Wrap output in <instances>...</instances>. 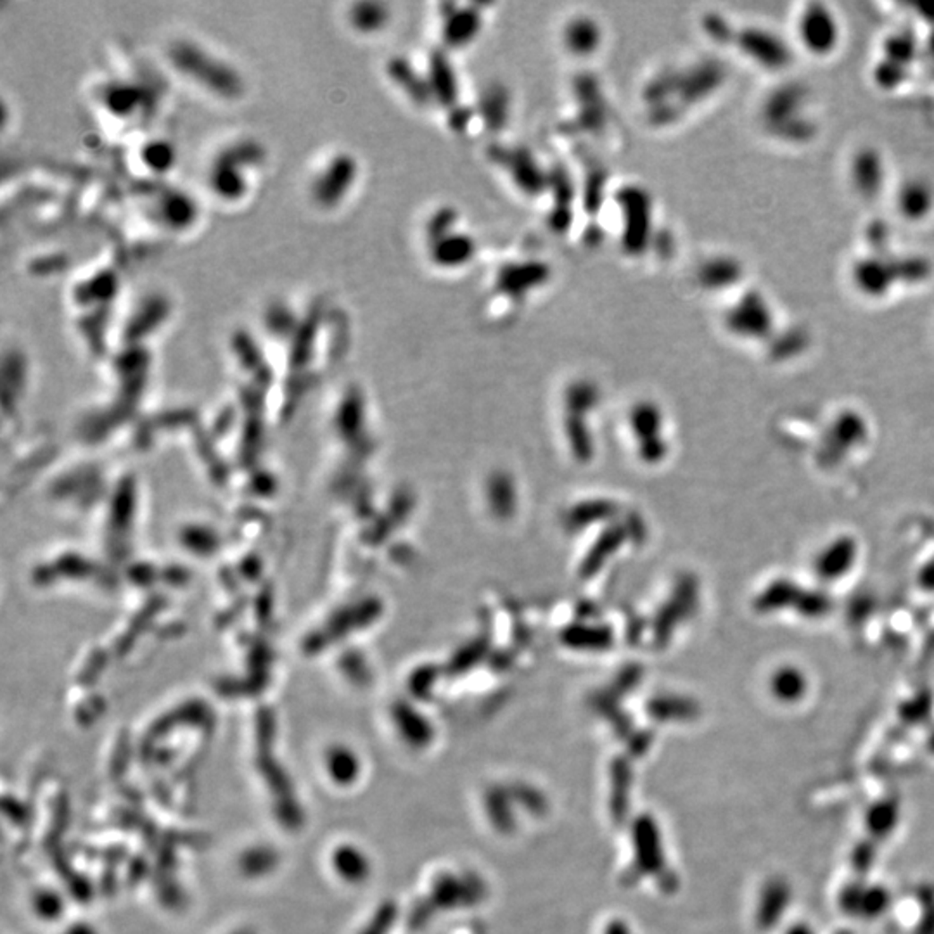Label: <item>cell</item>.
I'll list each match as a JSON object with an SVG mask.
<instances>
[{"mask_svg": "<svg viewBox=\"0 0 934 934\" xmlns=\"http://www.w3.org/2000/svg\"><path fill=\"white\" fill-rule=\"evenodd\" d=\"M481 30V13L476 7H455L445 14L443 40L448 47H464Z\"/></svg>", "mask_w": 934, "mask_h": 934, "instance_id": "14", "label": "cell"}, {"mask_svg": "<svg viewBox=\"0 0 934 934\" xmlns=\"http://www.w3.org/2000/svg\"><path fill=\"white\" fill-rule=\"evenodd\" d=\"M550 267L544 261H518L504 265L495 277V287L509 298H524L550 279Z\"/></svg>", "mask_w": 934, "mask_h": 934, "instance_id": "3", "label": "cell"}, {"mask_svg": "<svg viewBox=\"0 0 934 934\" xmlns=\"http://www.w3.org/2000/svg\"><path fill=\"white\" fill-rule=\"evenodd\" d=\"M891 905V895L879 884L865 886L863 882L846 884L839 893V907L846 915L878 919Z\"/></svg>", "mask_w": 934, "mask_h": 934, "instance_id": "4", "label": "cell"}, {"mask_svg": "<svg viewBox=\"0 0 934 934\" xmlns=\"http://www.w3.org/2000/svg\"><path fill=\"white\" fill-rule=\"evenodd\" d=\"M329 867L339 881L362 884L370 876V860L353 843H341L329 853Z\"/></svg>", "mask_w": 934, "mask_h": 934, "instance_id": "10", "label": "cell"}, {"mask_svg": "<svg viewBox=\"0 0 934 934\" xmlns=\"http://www.w3.org/2000/svg\"><path fill=\"white\" fill-rule=\"evenodd\" d=\"M791 905V884L784 878H770L763 882L756 904V926L760 931H772Z\"/></svg>", "mask_w": 934, "mask_h": 934, "instance_id": "8", "label": "cell"}, {"mask_svg": "<svg viewBox=\"0 0 934 934\" xmlns=\"http://www.w3.org/2000/svg\"><path fill=\"white\" fill-rule=\"evenodd\" d=\"M548 187H552V191H554V208L552 209L571 211L574 189H573V182H571L568 172L561 166H556L548 174Z\"/></svg>", "mask_w": 934, "mask_h": 934, "instance_id": "26", "label": "cell"}, {"mask_svg": "<svg viewBox=\"0 0 934 934\" xmlns=\"http://www.w3.org/2000/svg\"><path fill=\"white\" fill-rule=\"evenodd\" d=\"M428 83L433 99H437L445 107H455L459 99V85L454 66L445 52L435 51L431 54Z\"/></svg>", "mask_w": 934, "mask_h": 934, "instance_id": "13", "label": "cell"}, {"mask_svg": "<svg viewBox=\"0 0 934 934\" xmlns=\"http://www.w3.org/2000/svg\"><path fill=\"white\" fill-rule=\"evenodd\" d=\"M867 437V426L865 420L855 412H845L839 415L834 424L830 426L829 437H828V455L839 457L846 454L848 450L855 448Z\"/></svg>", "mask_w": 934, "mask_h": 934, "instance_id": "15", "label": "cell"}, {"mask_svg": "<svg viewBox=\"0 0 934 934\" xmlns=\"http://www.w3.org/2000/svg\"><path fill=\"white\" fill-rule=\"evenodd\" d=\"M616 201L623 217V250L639 257L646 253L652 239V201L639 185H626L618 191Z\"/></svg>", "mask_w": 934, "mask_h": 934, "instance_id": "1", "label": "cell"}, {"mask_svg": "<svg viewBox=\"0 0 934 934\" xmlns=\"http://www.w3.org/2000/svg\"><path fill=\"white\" fill-rule=\"evenodd\" d=\"M33 910L37 912L38 917H42L46 921H54L63 912V900L54 891L40 889L33 896Z\"/></svg>", "mask_w": 934, "mask_h": 934, "instance_id": "30", "label": "cell"}, {"mask_svg": "<svg viewBox=\"0 0 934 934\" xmlns=\"http://www.w3.org/2000/svg\"><path fill=\"white\" fill-rule=\"evenodd\" d=\"M352 21L362 31H376L388 21V13L381 4H359L352 13Z\"/></svg>", "mask_w": 934, "mask_h": 934, "instance_id": "25", "label": "cell"}, {"mask_svg": "<svg viewBox=\"0 0 934 934\" xmlns=\"http://www.w3.org/2000/svg\"><path fill=\"white\" fill-rule=\"evenodd\" d=\"M841 934H848V933H841Z\"/></svg>", "mask_w": 934, "mask_h": 934, "instance_id": "39", "label": "cell"}, {"mask_svg": "<svg viewBox=\"0 0 934 934\" xmlns=\"http://www.w3.org/2000/svg\"><path fill=\"white\" fill-rule=\"evenodd\" d=\"M474 241L466 234H448L431 242V259L445 268L461 267L472 259Z\"/></svg>", "mask_w": 934, "mask_h": 934, "instance_id": "16", "label": "cell"}, {"mask_svg": "<svg viewBox=\"0 0 934 934\" xmlns=\"http://www.w3.org/2000/svg\"><path fill=\"white\" fill-rule=\"evenodd\" d=\"M928 748H930V751L933 752L934 754V730L933 734L930 735V741H928Z\"/></svg>", "mask_w": 934, "mask_h": 934, "instance_id": "38", "label": "cell"}, {"mask_svg": "<svg viewBox=\"0 0 934 934\" xmlns=\"http://www.w3.org/2000/svg\"><path fill=\"white\" fill-rule=\"evenodd\" d=\"M680 87V75L675 72H663L658 77L652 78L644 89V101L656 106V104L668 103L670 96L678 94Z\"/></svg>", "mask_w": 934, "mask_h": 934, "instance_id": "23", "label": "cell"}, {"mask_svg": "<svg viewBox=\"0 0 934 934\" xmlns=\"http://www.w3.org/2000/svg\"><path fill=\"white\" fill-rule=\"evenodd\" d=\"M471 118H472V111L469 107L464 106H457V107H452L450 109V116H448V123L454 132H464L467 129V125L471 123Z\"/></svg>", "mask_w": 934, "mask_h": 934, "instance_id": "34", "label": "cell"}, {"mask_svg": "<svg viewBox=\"0 0 934 934\" xmlns=\"http://www.w3.org/2000/svg\"><path fill=\"white\" fill-rule=\"evenodd\" d=\"M798 33L800 40L808 49L815 54H826L832 51L839 30L836 25V20L832 13L826 11L822 5H811L800 16L798 21Z\"/></svg>", "mask_w": 934, "mask_h": 934, "instance_id": "6", "label": "cell"}, {"mask_svg": "<svg viewBox=\"0 0 934 934\" xmlns=\"http://www.w3.org/2000/svg\"><path fill=\"white\" fill-rule=\"evenodd\" d=\"M715 81H717V68L704 64V66L696 68L687 77L680 75L678 96L685 103H694L700 99V96H704L708 90L713 89Z\"/></svg>", "mask_w": 934, "mask_h": 934, "instance_id": "22", "label": "cell"}, {"mask_svg": "<svg viewBox=\"0 0 934 934\" xmlns=\"http://www.w3.org/2000/svg\"><path fill=\"white\" fill-rule=\"evenodd\" d=\"M565 44L576 55H589L600 46V30L590 18H576L565 30Z\"/></svg>", "mask_w": 934, "mask_h": 934, "instance_id": "21", "label": "cell"}, {"mask_svg": "<svg viewBox=\"0 0 934 934\" xmlns=\"http://www.w3.org/2000/svg\"><path fill=\"white\" fill-rule=\"evenodd\" d=\"M808 689V675L794 665H782L768 676V692L780 704H796L803 700Z\"/></svg>", "mask_w": 934, "mask_h": 934, "instance_id": "12", "label": "cell"}, {"mask_svg": "<svg viewBox=\"0 0 934 934\" xmlns=\"http://www.w3.org/2000/svg\"><path fill=\"white\" fill-rule=\"evenodd\" d=\"M832 606H834L832 599L826 592L804 589L803 597H802V602H800L796 613L804 618L815 620V618L828 616L832 611Z\"/></svg>", "mask_w": 934, "mask_h": 934, "instance_id": "28", "label": "cell"}, {"mask_svg": "<svg viewBox=\"0 0 934 934\" xmlns=\"http://www.w3.org/2000/svg\"><path fill=\"white\" fill-rule=\"evenodd\" d=\"M900 822V804L895 800H882L872 804L865 815V826L872 841L887 839Z\"/></svg>", "mask_w": 934, "mask_h": 934, "instance_id": "19", "label": "cell"}, {"mask_svg": "<svg viewBox=\"0 0 934 934\" xmlns=\"http://www.w3.org/2000/svg\"><path fill=\"white\" fill-rule=\"evenodd\" d=\"M353 177H355L353 159L348 156L337 157L335 165H331L329 172L326 174L324 181H320V183L317 185V192H318L317 196L326 203H335L343 196L344 191H348V187L353 182Z\"/></svg>", "mask_w": 934, "mask_h": 934, "instance_id": "17", "label": "cell"}, {"mask_svg": "<svg viewBox=\"0 0 934 934\" xmlns=\"http://www.w3.org/2000/svg\"><path fill=\"white\" fill-rule=\"evenodd\" d=\"M64 934H99V931L89 922H75L66 928Z\"/></svg>", "mask_w": 934, "mask_h": 934, "instance_id": "36", "label": "cell"}, {"mask_svg": "<svg viewBox=\"0 0 934 934\" xmlns=\"http://www.w3.org/2000/svg\"><path fill=\"white\" fill-rule=\"evenodd\" d=\"M876 856H878V843L876 841H863V843H860L856 846L855 852H853V858H852V863H853L856 874L858 876H865L874 867Z\"/></svg>", "mask_w": 934, "mask_h": 934, "instance_id": "32", "label": "cell"}, {"mask_svg": "<svg viewBox=\"0 0 934 934\" xmlns=\"http://www.w3.org/2000/svg\"><path fill=\"white\" fill-rule=\"evenodd\" d=\"M804 589L796 582L787 578H777L770 582L754 600V607L761 615L778 613V611H798Z\"/></svg>", "mask_w": 934, "mask_h": 934, "instance_id": "11", "label": "cell"}, {"mask_svg": "<svg viewBox=\"0 0 934 934\" xmlns=\"http://www.w3.org/2000/svg\"><path fill=\"white\" fill-rule=\"evenodd\" d=\"M604 181H606V175L600 170H594L587 179L583 205L589 213L599 211L600 201H602V192H604Z\"/></svg>", "mask_w": 934, "mask_h": 934, "instance_id": "31", "label": "cell"}, {"mask_svg": "<svg viewBox=\"0 0 934 934\" xmlns=\"http://www.w3.org/2000/svg\"><path fill=\"white\" fill-rule=\"evenodd\" d=\"M675 118H676V111L670 103L656 104L649 111V120L654 125H667V123L674 122Z\"/></svg>", "mask_w": 934, "mask_h": 934, "instance_id": "33", "label": "cell"}, {"mask_svg": "<svg viewBox=\"0 0 934 934\" xmlns=\"http://www.w3.org/2000/svg\"><path fill=\"white\" fill-rule=\"evenodd\" d=\"M455 222H457V211H455L454 208L445 207L438 209V211L431 217V220H429V224H428V229H426V233H428V237L431 239V242H435V241H438L441 237L452 234V229H454Z\"/></svg>", "mask_w": 934, "mask_h": 934, "instance_id": "29", "label": "cell"}, {"mask_svg": "<svg viewBox=\"0 0 934 934\" xmlns=\"http://www.w3.org/2000/svg\"><path fill=\"white\" fill-rule=\"evenodd\" d=\"M509 92L504 85L492 83L488 85L480 99V113L485 120V125L492 132L504 129L509 118Z\"/></svg>", "mask_w": 934, "mask_h": 934, "instance_id": "18", "label": "cell"}, {"mask_svg": "<svg viewBox=\"0 0 934 934\" xmlns=\"http://www.w3.org/2000/svg\"><path fill=\"white\" fill-rule=\"evenodd\" d=\"M389 75L411 96L417 104L429 103L433 99L428 80L415 73L411 63L403 57H396L389 63Z\"/></svg>", "mask_w": 934, "mask_h": 934, "instance_id": "20", "label": "cell"}, {"mask_svg": "<svg viewBox=\"0 0 934 934\" xmlns=\"http://www.w3.org/2000/svg\"><path fill=\"white\" fill-rule=\"evenodd\" d=\"M931 711H933V694L930 691H924L919 696L902 704L900 717L910 726H921L922 722H926V718H930Z\"/></svg>", "mask_w": 934, "mask_h": 934, "instance_id": "27", "label": "cell"}, {"mask_svg": "<svg viewBox=\"0 0 934 934\" xmlns=\"http://www.w3.org/2000/svg\"><path fill=\"white\" fill-rule=\"evenodd\" d=\"M735 272H737V268L732 261L724 259H711L700 267V283L708 287L726 285L734 281Z\"/></svg>", "mask_w": 934, "mask_h": 934, "instance_id": "24", "label": "cell"}, {"mask_svg": "<svg viewBox=\"0 0 934 934\" xmlns=\"http://www.w3.org/2000/svg\"><path fill=\"white\" fill-rule=\"evenodd\" d=\"M490 156L509 170L514 183L528 196H539L548 187V174H545L530 151L497 146Z\"/></svg>", "mask_w": 934, "mask_h": 934, "instance_id": "2", "label": "cell"}, {"mask_svg": "<svg viewBox=\"0 0 934 934\" xmlns=\"http://www.w3.org/2000/svg\"><path fill=\"white\" fill-rule=\"evenodd\" d=\"M322 772L335 787H352L362 776V761L348 746H329L322 756Z\"/></svg>", "mask_w": 934, "mask_h": 934, "instance_id": "9", "label": "cell"}, {"mask_svg": "<svg viewBox=\"0 0 934 934\" xmlns=\"http://www.w3.org/2000/svg\"><path fill=\"white\" fill-rule=\"evenodd\" d=\"M858 559V544L853 537L841 535L826 545L813 561V571L822 582H837L853 570Z\"/></svg>", "mask_w": 934, "mask_h": 934, "instance_id": "5", "label": "cell"}, {"mask_svg": "<svg viewBox=\"0 0 934 934\" xmlns=\"http://www.w3.org/2000/svg\"><path fill=\"white\" fill-rule=\"evenodd\" d=\"M919 583H921L926 590H934V563L928 565L924 570L921 571Z\"/></svg>", "mask_w": 934, "mask_h": 934, "instance_id": "35", "label": "cell"}, {"mask_svg": "<svg viewBox=\"0 0 934 934\" xmlns=\"http://www.w3.org/2000/svg\"><path fill=\"white\" fill-rule=\"evenodd\" d=\"M784 934H817V931L806 922H794L784 931Z\"/></svg>", "mask_w": 934, "mask_h": 934, "instance_id": "37", "label": "cell"}, {"mask_svg": "<svg viewBox=\"0 0 934 934\" xmlns=\"http://www.w3.org/2000/svg\"><path fill=\"white\" fill-rule=\"evenodd\" d=\"M574 96L580 104V115L573 123L582 132H599L607 120V107L600 87L592 75H580L574 80Z\"/></svg>", "mask_w": 934, "mask_h": 934, "instance_id": "7", "label": "cell"}]
</instances>
